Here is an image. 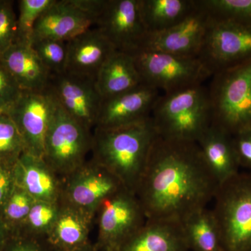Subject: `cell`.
I'll use <instances>...</instances> for the list:
<instances>
[{
  "label": "cell",
  "mask_w": 251,
  "mask_h": 251,
  "mask_svg": "<svg viewBox=\"0 0 251 251\" xmlns=\"http://www.w3.org/2000/svg\"><path fill=\"white\" fill-rule=\"evenodd\" d=\"M219 185L196 142L158 136L135 195L147 220L181 222L206 207Z\"/></svg>",
  "instance_id": "6da1fadb"
},
{
  "label": "cell",
  "mask_w": 251,
  "mask_h": 251,
  "mask_svg": "<svg viewBox=\"0 0 251 251\" xmlns=\"http://www.w3.org/2000/svg\"><path fill=\"white\" fill-rule=\"evenodd\" d=\"M158 136L151 117L119 128H94L91 159L135 194Z\"/></svg>",
  "instance_id": "7a4b0ae2"
},
{
  "label": "cell",
  "mask_w": 251,
  "mask_h": 251,
  "mask_svg": "<svg viewBox=\"0 0 251 251\" xmlns=\"http://www.w3.org/2000/svg\"><path fill=\"white\" fill-rule=\"evenodd\" d=\"M151 118L161 138L197 143L212 124L209 89L201 84L162 94Z\"/></svg>",
  "instance_id": "3957f363"
},
{
  "label": "cell",
  "mask_w": 251,
  "mask_h": 251,
  "mask_svg": "<svg viewBox=\"0 0 251 251\" xmlns=\"http://www.w3.org/2000/svg\"><path fill=\"white\" fill-rule=\"evenodd\" d=\"M211 77V125L232 136L251 130V59Z\"/></svg>",
  "instance_id": "277c9868"
},
{
  "label": "cell",
  "mask_w": 251,
  "mask_h": 251,
  "mask_svg": "<svg viewBox=\"0 0 251 251\" xmlns=\"http://www.w3.org/2000/svg\"><path fill=\"white\" fill-rule=\"evenodd\" d=\"M214 199L221 251H251V173L220 184Z\"/></svg>",
  "instance_id": "5b68a950"
},
{
  "label": "cell",
  "mask_w": 251,
  "mask_h": 251,
  "mask_svg": "<svg viewBox=\"0 0 251 251\" xmlns=\"http://www.w3.org/2000/svg\"><path fill=\"white\" fill-rule=\"evenodd\" d=\"M143 83L162 94L172 93L204 84L212 76L198 57H184L166 52L138 49L130 53Z\"/></svg>",
  "instance_id": "8992f818"
},
{
  "label": "cell",
  "mask_w": 251,
  "mask_h": 251,
  "mask_svg": "<svg viewBox=\"0 0 251 251\" xmlns=\"http://www.w3.org/2000/svg\"><path fill=\"white\" fill-rule=\"evenodd\" d=\"M93 132L77 122L58 105L47 130L42 158L63 180L88 161Z\"/></svg>",
  "instance_id": "52a82bcc"
},
{
  "label": "cell",
  "mask_w": 251,
  "mask_h": 251,
  "mask_svg": "<svg viewBox=\"0 0 251 251\" xmlns=\"http://www.w3.org/2000/svg\"><path fill=\"white\" fill-rule=\"evenodd\" d=\"M198 57L212 75L249 60L251 24L213 18Z\"/></svg>",
  "instance_id": "ba28073f"
},
{
  "label": "cell",
  "mask_w": 251,
  "mask_h": 251,
  "mask_svg": "<svg viewBox=\"0 0 251 251\" xmlns=\"http://www.w3.org/2000/svg\"><path fill=\"white\" fill-rule=\"evenodd\" d=\"M58 103L49 87L41 92L22 91L5 112L21 133L26 152L42 158L48 128Z\"/></svg>",
  "instance_id": "9c48e42d"
},
{
  "label": "cell",
  "mask_w": 251,
  "mask_h": 251,
  "mask_svg": "<svg viewBox=\"0 0 251 251\" xmlns=\"http://www.w3.org/2000/svg\"><path fill=\"white\" fill-rule=\"evenodd\" d=\"M94 27L117 51L129 54L141 48L148 35L139 0H103L94 18Z\"/></svg>",
  "instance_id": "30bf717a"
},
{
  "label": "cell",
  "mask_w": 251,
  "mask_h": 251,
  "mask_svg": "<svg viewBox=\"0 0 251 251\" xmlns=\"http://www.w3.org/2000/svg\"><path fill=\"white\" fill-rule=\"evenodd\" d=\"M96 217L99 239L109 251L115 250L147 221L136 195L125 188L104 200Z\"/></svg>",
  "instance_id": "8fae6325"
},
{
  "label": "cell",
  "mask_w": 251,
  "mask_h": 251,
  "mask_svg": "<svg viewBox=\"0 0 251 251\" xmlns=\"http://www.w3.org/2000/svg\"><path fill=\"white\" fill-rule=\"evenodd\" d=\"M123 188L113 175L90 159L62 180L60 201L96 217L104 200Z\"/></svg>",
  "instance_id": "7c38bea8"
},
{
  "label": "cell",
  "mask_w": 251,
  "mask_h": 251,
  "mask_svg": "<svg viewBox=\"0 0 251 251\" xmlns=\"http://www.w3.org/2000/svg\"><path fill=\"white\" fill-rule=\"evenodd\" d=\"M212 21L209 11L201 4V0H197V6L187 17L170 29L148 34L140 49L198 57Z\"/></svg>",
  "instance_id": "4fadbf2b"
},
{
  "label": "cell",
  "mask_w": 251,
  "mask_h": 251,
  "mask_svg": "<svg viewBox=\"0 0 251 251\" xmlns=\"http://www.w3.org/2000/svg\"><path fill=\"white\" fill-rule=\"evenodd\" d=\"M49 89L62 110L86 128L94 130L103 100L96 79L65 72L50 75Z\"/></svg>",
  "instance_id": "5bb4252c"
},
{
  "label": "cell",
  "mask_w": 251,
  "mask_h": 251,
  "mask_svg": "<svg viewBox=\"0 0 251 251\" xmlns=\"http://www.w3.org/2000/svg\"><path fill=\"white\" fill-rule=\"evenodd\" d=\"M161 92L142 83L124 93L103 99L95 128H119L151 117Z\"/></svg>",
  "instance_id": "9a60e30c"
},
{
  "label": "cell",
  "mask_w": 251,
  "mask_h": 251,
  "mask_svg": "<svg viewBox=\"0 0 251 251\" xmlns=\"http://www.w3.org/2000/svg\"><path fill=\"white\" fill-rule=\"evenodd\" d=\"M92 27L94 20L74 0H54L36 22L31 41L49 39L69 41Z\"/></svg>",
  "instance_id": "2e32d148"
},
{
  "label": "cell",
  "mask_w": 251,
  "mask_h": 251,
  "mask_svg": "<svg viewBox=\"0 0 251 251\" xmlns=\"http://www.w3.org/2000/svg\"><path fill=\"white\" fill-rule=\"evenodd\" d=\"M67 44L66 73L94 79L109 57L117 51L94 27L67 41Z\"/></svg>",
  "instance_id": "e0dca14e"
},
{
  "label": "cell",
  "mask_w": 251,
  "mask_h": 251,
  "mask_svg": "<svg viewBox=\"0 0 251 251\" xmlns=\"http://www.w3.org/2000/svg\"><path fill=\"white\" fill-rule=\"evenodd\" d=\"M14 173L16 184L34 201H60L62 180L41 157L25 151L15 163Z\"/></svg>",
  "instance_id": "ac0fdd59"
},
{
  "label": "cell",
  "mask_w": 251,
  "mask_h": 251,
  "mask_svg": "<svg viewBox=\"0 0 251 251\" xmlns=\"http://www.w3.org/2000/svg\"><path fill=\"white\" fill-rule=\"evenodd\" d=\"M181 222L147 220L143 227L113 251H188Z\"/></svg>",
  "instance_id": "d6986e66"
},
{
  "label": "cell",
  "mask_w": 251,
  "mask_h": 251,
  "mask_svg": "<svg viewBox=\"0 0 251 251\" xmlns=\"http://www.w3.org/2000/svg\"><path fill=\"white\" fill-rule=\"evenodd\" d=\"M0 59L22 91L41 92L49 87L50 74L29 43L16 41Z\"/></svg>",
  "instance_id": "ffe728a7"
},
{
  "label": "cell",
  "mask_w": 251,
  "mask_h": 251,
  "mask_svg": "<svg viewBox=\"0 0 251 251\" xmlns=\"http://www.w3.org/2000/svg\"><path fill=\"white\" fill-rule=\"evenodd\" d=\"M203 158L219 184L239 173L232 136L211 125L197 141Z\"/></svg>",
  "instance_id": "44dd1931"
},
{
  "label": "cell",
  "mask_w": 251,
  "mask_h": 251,
  "mask_svg": "<svg viewBox=\"0 0 251 251\" xmlns=\"http://www.w3.org/2000/svg\"><path fill=\"white\" fill-rule=\"evenodd\" d=\"M143 83L133 56L115 51L96 77V85L105 99L132 90Z\"/></svg>",
  "instance_id": "7402d4cb"
},
{
  "label": "cell",
  "mask_w": 251,
  "mask_h": 251,
  "mask_svg": "<svg viewBox=\"0 0 251 251\" xmlns=\"http://www.w3.org/2000/svg\"><path fill=\"white\" fill-rule=\"evenodd\" d=\"M94 216L60 201L58 217L48 240L66 249L83 247L88 239Z\"/></svg>",
  "instance_id": "603a6c76"
},
{
  "label": "cell",
  "mask_w": 251,
  "mask_h": 251,
  "mask_svg": "<svg viewBox=\"0 0 251 251\" xmlns=\"http://www.w3.org/2000/svg\"><path fill=\"white\" fill-rule=\"evenodd\" d=\"M197 6V0H139L142 21L148 34L166 30L182 21Z\"/></svg>",
  "instance_id": "cb8c5ba5"
},
{
  "label": "cell",
  "mask_w": 251,
  "mask_h": 251,
  "mask_svg": "<svg viewBox=\"0 0 251 251\" xmlns=\"http://www.w3.org/2000/svg\"><path fill=\"white\" fill-rule=\"evenodd\" d=\"M181 224L189 251H221L219 229L211 209L195 211Z\"/></svg>",
  "instance_id": "d4e9b609"
},
{
  "label": "cell",
  "mask_w": 251,
  "mask_h": 251,
  "mask_svg": "<svg viewBox=\"0 0 251 251\" xmlns=\"http://www.w3.org/2000/svg\"><path fill=\"white\" fill-rule=\"evenodd\" d=\"M59 210L60 201L57 202L35 201L27 218L14 233L31 237H47L57 221Z\"/></svg>",
  "instance_id": "484cf974"
},
{
  "label": "cell",
  "mask_w": 251,
  "mask_h": 251,
  "mask_svg": "<svg viewBox=\"0 0 251 251\" xmlns=\"http://www.w3.org/2000/svg\"><path fill=\"white\" fill-rule=\"evenodd\" d=\"M30 44L51 75L66 72L68 59L67 41L39 39H33Z\"/></svg>",
  "instance_id": "4316f807"
},
{
  "label": "cell",
  "mask_w": 251,
  "mask_h": 251,
  "mask_svg": "<svg viewBox=\"0 0 251 251\" xmlns=\"http://www.w3.org/2000/svg\"><path fill=\"white\" fill-rule=\"evenodd\" d=\"M34 202L24 189L16 185L0 214V219L12 233L24 222Z\"/></svg>",
  "instance_id": "83f0119b"
},
{
  "label": "cell",
  "mask_w": 251,
  "mask_h": 251,
  "mask_svg": "<svg viewBox=\"0 0 251 251\" xmlns=\"http://www.w3.org/2000/svg\"><path fill=\"white\" fill-rule=\"evenodd\" d=\"M25 151L21 133L6 113H0V161L15 164Z\"/></svg>",
  "instance_id": "f1b7e54d"
},
{
  "label": "cell",
  "mask_w": 251,
  "mask_h": 251,
  "mask_svg": "<svg viewBox=\"0 0 251 251\" xmlns=\"http://www.w3.org/2000/svg\"><path fill=\"white\" fill-rule=\"evenodd\" d=\"M214 19L251 24V0H201Z\"/></svg>",
  "instance_id": "f546056e"
},
{
  "label": "cell",
  "mask_w": 251,
  "mask_h": 251,
  "mask_svg": "<svg viewBox=\"0 0 251 251\" xmlns=\"http://www.w3.org/2000/svg\"><path fill=\"white\" fill-rule=\"evenodd\" d=\"M54 0H21L19 1V16L17 18L16 40L30 44L34 26Z\"/></svg>",
  "instance_id": "4dcf8cb0"
},
{
  "label": "cell",
  "mask_w": 251,
  "mask_h": 251,
  "mask_svg": "<svg viewBox=\"0 0 251 251\" xmlns=\"http://www.w3.org/2000/svg\"><path fill=\"white\" fill-rule=\"evenodd\" d=\"M17 17L13 1L0 0V56L16 40Z\"/></svg>",
  "instance_id": "1f68e13d"
},
{
  "label": "cell",
  "mask_w": 251,
  "mask_h": 251,
  "mask_svg": "<svg viewBox=\"0 0 251 251\" xmlns=\"http://www.w3.org/2000/svg\"><path fill=\"white\" fill-rule=\"evenodd\" d=\"M22 90L0 59V113L6 112Z\"/></svg>",
  "instance_id": "d6a6232c"
},
{
  "label": "cell",
  "mask_w": 251,
  "mask_h": 251,
  "mask_svg": "<svg viewBox=\"0 0 251 251\" xmlns=\"http://www.w3.org/2000/svg\"><path fill=\"white\" fill-rule=\"evenodd\" d=\"M232 142L239 166L251 173V129L233 135Z\"/></svg>",
  "instance_id": "836d02e7"
},
{
  "label": "cell",
  "mask_w": 251,
  "mask_h": 251,
  "mask_svg": "<svg viewBox=\"0 0 251 251\" xmlns=\"http://www.w3.org/2000/svg\"><path fill=\"white\" fill-rule=\"evenodd\" d=\"M16 185L14 164L0 161V214Z\"/></svg>",
  "instance_id": "e575fe53"
},
{
  "label": "cell",
  "mask_w": 251,
  "mask_h": 251,
  "mask_svg": "<svg viewBox=\"0 0 251 251\" xmlns=\"http://www.w3.org/2000/svg\"><path fill=\"white\" fill-rule=\"evenodd\" d=\"M8 242L9 247L6 251H41L33 237L18 233H12Z\"/></svg>",
  "instance_id": "d590c367"
},
{
  "label": "cell",
  "mask_w": 251,
  "mask_h": 251,
  "mask_svg": "<svg viewBox=\"0 0 251 251\" xmlns=\"http://www.w3.org/2000/svg\"><path fill=\"white\" fill-rule=\"evenodd\" d=\"M11 234L12 232L0 219V249H2L3 246L4 245Z\"/></svg>",
  "instance_id": "8d00e7d4"
},
{
  "label": "cell",
  "mask_w": 251,
  "mask_h": 251,
  "mask_svg": "<svg viewBox=\"0 0 251 251\" xmlns=\"http://www.w3.org/2000/svg\"><path fill=\"white\" fill-rule=\"evenodd\" d=\"M83 247H84V246H83ZM82 247L75 248V249H69V250H70V251H82V250H81V249H82Z\"/></svg>",
  "instance_id": "74e56055"
}]
</instances>
